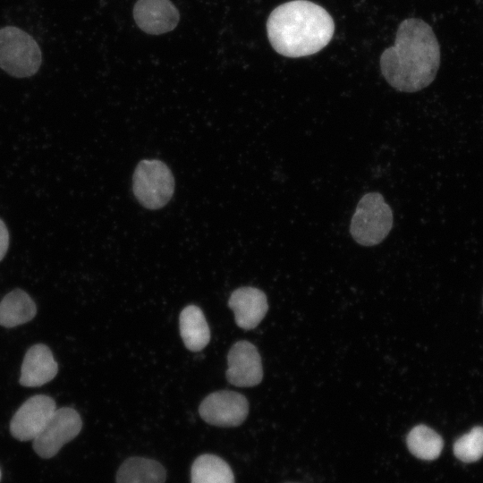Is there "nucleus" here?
I'll return each mask as SVG.
<instances>
[{
	"instance_id": "nucleus-1",
	"label": "nucleus",
	"mask_w": 483,
	"mask_h": 483,
	"mask_svg": "<svg viewBox=\"0 0 483 483\" xmlns=\"http://www.w3.org/2000/svg\"><path fill=\"white\" fill-rule=\"evenodd\" d=\"M386 80L398 91L416 92L436 78L440 64V47L431 27L416 18L402 21L394 45L380 57Z\"/></svg>"
},
{
	"instance_id": "nucleus-2",
	"label": "nucleus",
	"mask_w": 483,
	"mask_h": 483,
	"mask_svg": "<svg viewBox=\"0 0 483 483\" xmlns=\"http://www.w3.org/2000/svg\"><path fill=\"white\" fill-rule=\"evenodd\" d=\"M273 48L286 57H302L324 48L335 32V22L322 6L293 0L275 8L267 21Z\"/></svg>"
},
{
	"instance_id": "nucleus-3",
	"label": "nucleus",
	"mask_w": 483,
	"mask_h": 483,
	"mask_svg": "<svg viewBox=\"0 0 483 483\" xmlns=\"http://www.w3.org/2000/svg\"><path fill=\"white\" fill-rule=\"evenodd\" d=\"M394 223L393 212L379 192H368L359 200L350 224V233L362 246L385 240Z\"/></svg>"
},
{
	"instance_id": "nucleus-4",
	"label": "nucleus",
	"mask_w": 483,
	"mask_h": 483,
	"mask_svg": "<svg viewBox=\"0 0 483 483\" xmlns=\"http://www.w3.org/2000/svg\"><path fill=\"white\" fill-rule=\"evenodd\" d=\"M42 63L41 50L35 39L13 26L0 29V68L11 76L34 75Z\"/></svg>"
},
{
	"instance_id": "nucleus-5",
	"label": "nucleus",
	"mask_w": 483,
	"mask_h": 483,
	"mask_svg": "<svg viewBox=\"0 0 483 483\" xmlns=\"http://www.w3.org/2000/svg\"><path fill=\"white\" fill-rule=\"evenodd\" d=\"M132 190L138 201L148 209H159L171 199L174 179L170 168L158 159H144L135 168Z\"/></svg>"
},
{
	"instance_id": "nucleus-6",
	"label": "nucleus",
	"mask_w": 483,
	"mask_h": 483,
	"mask_svg": "<svg viewBox=\"0 0 483 483\" xmlns=\"http://www.w3.org/2000/svg\"><path fill=\"white\" fill-rule=\"evenodd\" d=\"M81 427L80 416L74 409L56 408L44 428L33 440V448L40 457L51 458L80 432Z\"/></svg>"
},
{
	"instance_id": "nucleus-7",
	"label": "nucleus",
	"mask_w": 483,
	"mask_h": 483,
	"mask_svg": "<svg viewBox=\"0 0 483 483\" xmlns=\"http://www.w3.org/2000/svg\"><path fill=\"white\" fill-rule=\"evenodd\" d=\"M199 413L207 423L217 427H237L247 418L249 402L240 393L221 390L208 394L200 403Z\"/></svg>"
},
{
	"instance_id": "nucleus-8",
	"label": "nucleus",
	"mask_w": 483,
	"mask_h": 483,
	"mask_svg": "<svg viewBox=\"0 0 483 483\" xmlns=\"http://www.w3.org/2000/svg\"><path fill=\"white\" fill-rule=\"evenodd\" d=\"M56 410L55 401L43 394L29 398L15 412L10 431L21 441L34 440Z\"/></svg>"
},
{
	"instance_id": "nucleus-9",
	"label": "nucleus",
	"mask_w": 483,
	"mask_h": 483,
	"mask_svg": "<svg viewBox=\"0 0 483 483\" xmlns=\"http://www.w3.org/2000/svg\"><path fill=\"white\" fill-rule=\"evenodd\" d=\"M228 369L226 378L229 383L239 387L254 386L263 377L260 355L254 344L248 341H239L230 349L227 355Z\"/></svg>"
},
{
	"instance_id": "nucleus-10",
	"label": "nucleus",
	"mask_w": 483,
	"mask_h": 483,
	"mask_svg": "<svg viewBox=\"0 0 483 483\" xmlns=\"http://www.w3.org/2000/svg\"><path fill=\"white\" fill-rule=\"evenodd\" d=\"M136 24L146 33L158 35L174 30L179 13L170 0H138L133 9Z\"/></svg>"
},
{
	"instance_id": "nucleus-11",
	"label": "nucleus",
	"mask_w": 483,
	"mask_h": 483,
	"mask_svg": "<svg viewBox=\"0 0 483 483\" xmlns=\"http://www.w3.org/2000/svg\"><path fill=\"white\" fill-rule=\"evenodd\" d=\"M228 305L234 313L237 326L246 330L256 327L268 309L265 293L254 287H241L233 291Z\"/></svg>"
},
{
	"instance_id": "nucleus-12",
	"label": "nucleus",
	"mask_w": 483,
	"mask_h": 483,
	"mask_svg": "<svg viewBox=\"0 0 483 483\" xmlns=\"http://www.w3.org/2000/svg\"><path fill=\"white\" fill-rule=\"evenodd\" d=\"M58 371L50 349L36 344L26 352L21 369L20 383L24 386H40L51 381Z\"/></svg>"
},
{
	"instance_id": "nucleus-13",
	"label": "nucleus",
	"mask_w": 483,
	"mask_h": 483,
	"mask_svg": "<svg viewBox=\"0 0 483 483\" xmlns=\"http://www.w3.org/2000/svg\"><path fill=\"white\" fill-rule=\"evenodd\" d=\"M179 321L180 334L188 350L199 352L207 346L210 340V330L199 307H185L180 314Z\"/></svg>"
},
{
	"instance_id": "nucleus-14",
	"label": "nucleus",
	"mask_w": 483,
	"mask_h": 483,
	"mask_svg": "<svg viewBox=\"0 0 483 483\" xmlns=\"http://www.w3.org/2000/svg\"><path fill=\"white\" fill-rule=\"evenodd\" d=\"M165 470L163 465L144 457L126 459L116 472V483H165Z\"/></svg>"
},
{
	"instance_id": "nucleus-15",
	"label": "nucleus",
	"mask_w": 483,
	"mask_h": 483,
	"mask_svg": "<svg viewBox=\"0 0 483 483\" xmlns=\"http://www.w3.org/2000/svg\"><path fill=\"white\" fill-rule=\"evenodd\" d=\"M37 312L33 300L24 291L15 289L0 301V325L13 327L31 320Z\"/></svg>"
},
{
	"instance_id": "nucleus-16",
	"label": "nucleus",
	"mask_w": 483,
	"mask_h": 483,
	"mask_svg": "<svg viewBox=\"0 0 483 483\" xmlns=\"http://www.w3.org/2000/svg\"><path fill=\"white\" fill-rule=\"evenodd\" d=\"M191 483H234V476L225 461L216 455L205 453L192 463Z\"/></svg>"
},
{
	"instance_id": "nucleus-17",
	"label": "nucleus",
	"mask_w": 483,
	"mask_h": 483,
	"mask_svg": "<svg viewBox=\"0 0 483 483\" xmlns=\"http://www.w3.org/2000/svg\"><path fill=\"white\" fill-rule=\"evenodd\" d=\"M406 444L411 454L425 461L436 459L444 446L441 436L426 425L412 428L407 435Z\"/></svg>"
},
{
	"instance_id": "nucleus-18",
	"label": "nucleus",
	"mask_w": 483,
	"mask_h": 483,
	"mask_svg": "<svg viewBox=\"0 0 483 483\" xmlns=\"http://www.w3.org/2000/svg\"><path fill=\"white\" fill-rule=\"evenodd\" d=\"M453 453L463 462H474L483 456V427H474L453 444Z\"/></svg>"
},
{
	"instance_id": "nucleus-19",
	"label": "nucleus",
	"mask_w": 483,
	"mask_h": 483,
	"mask_svg": "<svg viewBox=\"0 0 483 483\" xmlns=\"http://www.w3.org/2000/svg\"><path fill=\"white\" fill-rule=\"evenodd\" d=\"M9 246V233L4 223L0 219V261L4 257Z\"/></svg>"
},
{
	"instance_id": "nucleus-20",
	"label": "nucleus",
	"mask_w": 483,
	"mask_h": 483,
	"mask_svg": "<svg viewBox=\"0 0 483 483\" xmlns=\"http://www.w3.org/2000/svg\"><path fill=\"white\" fill-rule=\"evenodd\" d=\"M284 483H300V482L287 481V482H284Z\"/></svg>"
},
{
	"instance_id": "nucleus-21",
	"label": "nucleus",
	"mask_w": 483,
	"mask_h": 483,
	"mask_svg": "<svg viewBox=\"0 0 483 483\" xmlns=\"http://www.w3.org/2000/svg\"><path fill=\"white\" fill-rule=\"evenodd\" d=\"M0 478H1V472H0Z\"/></svg>"
}]
</instances>
